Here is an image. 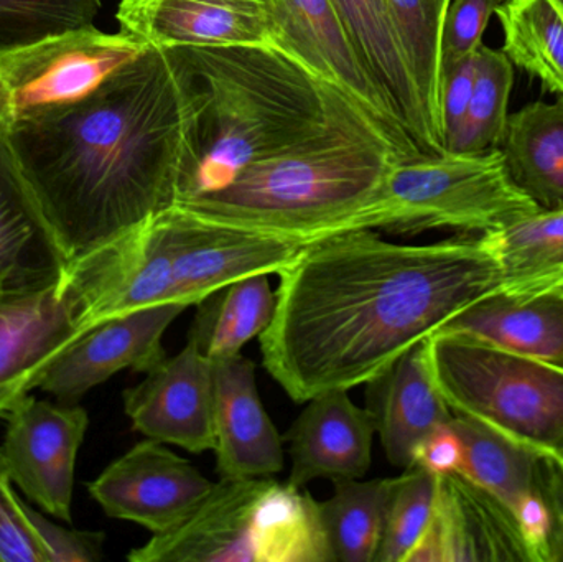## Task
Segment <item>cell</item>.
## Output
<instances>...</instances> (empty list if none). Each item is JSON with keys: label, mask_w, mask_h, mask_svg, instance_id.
Instances as JSON below:
<instances>
[{"label": "cell", "mask_w": 563, "mask_h": 562, "mask_svg": "<svg viewBox=\"0 0 563 562\" xmlns=\"http://www.w3.org/2000/svg\"><path fill=\"white\" fill-rule=\"evenodd\" d=\"M277 276L261 352L295 403L366 385L470 304L501 290L482 234L397 244L374 230L341 231L305 244Z\"/></svg>", "instance_id": "1"}, {"label": "cell", "mask_w": 563, "mask_h": 562, "mask_svg": "<svg viewBox=\"0 0 563 562\" xmlns=\"http://www.w3.org/2000/svg\"><path fill=\"white\" fill-rule=\"evenodd\" d=\"M7 134L71 263L144 227L180 195L187 109L165 49L148 46L85 98Z\"/></svg>", "instance_id": "2"}, {"label": "cell", "mask_w": 563, "mask_h": 562, "mask_svg": "<svg viewBox=\"0 0 563 562\" xmlns=\"http://www.w3.org/2000/svg\"><path fill=\"white\" fill-rule=\"evenodd\" d=\"M165 52L187 109L178 198L218 190L247 165L364 115L340 89L273 46Z\"/></svg>", "instance_id": "3"}, {"label": "cell", "mask_w": 563, "mask_h": 562, "mask_svg": "<svg viewBox=\"0 0 563 562\" xmlns=\"http://www.w3.org/2000/svg\"><path fill=\"white\" fill-rule=\"evenodd\" d=\"M399 161L389 139L356 115L175 205L218 223L310 243L350 230Z\"/></svg>", "instance_id": "4"}, {"label": "cell", "mask_w": 563, "mask_h": 562, "mask_svg": "<svg viewBox=\"0 0 563 562\" xmlns=\"http://www.w3.org/2000/svg\"><path fill=\"white\" fill-rule=\"evenodd\" d=\"M427 355L455 415L536 454H563V366L456 333H433Z\"/></svg>", "instance_id": "5"}, {"label": "cell", "mask_w": 563, "mask_h": 562, "mask_svg": "<svg viewBox=\"0 0 563 562\" xmlns=\"http://www.w3.org/2000/svg\"><path fill=\"white\" fill-rule=\"evenodd\" d=\"M541 211L509 177L501 151L420 155L393 165L383 187L350 230L419 234L488 233Z\"/></svg>", "instance_id": "6"}, {"label": "cell", "mask_w": 563, "mask_h": 562, "mask_svg": "<svg viewBox=\"0 0 563 562\" xmlns=\"http://www.w3.org/2000/svg\"><path fill=\"white\" fill-rule=\"evenodd\" d=\"M147 48L124 30L104 33L92 25L3 53L0 122L9 129L79 101Z\"/></svg>", "instance_id": "7"}, {"label": "cell", "mask_w": 563, "mask_h": 562, "mask_svg": "<svg viewBox=\"0 0 563 562\" xmlns=\"http://www.w3.org/2000/svg\"><path fill=\"white\" fill-rule=\"evenodd\" d=\"M155 223L170 256L172 302L187 307L246 277L279 273L307 244L207 220L177 205L157 214Z\"/></svg>", "instance_id": "8"}, {"label": "cell", "mask_w": 563, "mask_h": 562, "mask_svg": "<svg viewBox=\"0 0 563 562\" xmlns=\"http://www.w3.org/2000/svg\"><path fill=\"white\" fill-rule=\"evenodd\" d=\"M407 562H541L538 533L460 472L439 475L422 540Z\"/></svg>", "instance_id": "9"}, {"label": "cell", "mask_w": 563, "mask_h": 562, "mask_svg": "<svg viewBox=\"0 0 563 562\" xmlns=\"http://www.w3.org/2000/svg\"><path fill=\"white\" fill-rule=\"evenodd\" d=\"M269 9L280 52L340 89L389 139L402 161L423 155L374 88L333 0H269Z\"/></svg>", "instance_id": "10"}, {"label": "cell", "mask_w": 563, "mask_h": 562, "mask_svg": "<svg viewBox=\"0 0 563 562\" xmlns=\"http://www.w3.org/2000/svg\"><path fill=\"white\" fill-rule=\"evenodd\" d=\"M81 406L20 398L7 412L2 451L13 485L30 502L71 524L73 487L79 449L88 431Z\"/></svg>", "instance_id": "11"}, {"label": "cell", "mask_w": 563, "mask_h": 562, "mask_svg": "<svg viewBox=\"0 0 563 562\" xmlns=\"http://www.w3.org/2000/svg\"><path fill=\"white\" fill-rule=\"evenodd\" d=\"M86 330V300L71 267L56 286L0 297V415L38 388L56 356Z\"/></svg>", "instance_id": "12"}, {"label": "cell", "mask_w": 563, "mask_h": 562, "mask_svg": "<svg viewBox=\"0 0 563 562\" xmlns=\"http://www.w3.org/2000/svg\"><path fill=\"white\" fill-rule=\"evenodd\" d=\"M213 485L164 442L147 439L112 462L88 488L108 517L162 535L178 527Z\"/></svg>", "instance_id": "13"}, {"label": "cell", "mask_w": 563, "mask_h": 562, "mask_svg": "<svg viewBox=\"0 0 563 562\" xmlns=\"http://www.w3.org/2000/svg\"><path fill=\"white\" fill-rule=\"evenodd\" d=\"M185 309L184 304H158L91 327L56 356L38 388L75 405L121 370L151 372L167 359L162 340Z\"/></svg>", "instance_id": "14"}, {"label": "cell", "mask_w": 563, "mask_h": 562, "mask_svg": "<svg viewBox=\"0 0 563 562\" xmlns=\"http://www.w3.org/2000/svg\"><path fill=\"white\" fill-rule=\"evenodd\" d=\"M124 411L147 439L201 454L213 451L214 368L194 339L125 389Z\"/></svg>", "instance_id": "15"}, {"label": "cell", "mask_w": 563, "mask_h": 562, "mask_svg": "<svg viewBox=\"0 0 563 562\" xmlns=\"http://www.w3.org/2000/svg\"><path fill=\"white\" fill-rule=\"evenodd\" d=\"M273 478H220L167 533L152 535L132 562H257L261 505Z\"/></svg>", "instance_id": "16"}, {"label": "cell", "mask_w": 563, "mask_h": 562, "mask_svg": "<svg viewBox=\"0 0 563 562\" xmlns=\"http://www.w3.org/2000/svg\"><path fill=\"white\" fill-rule=\"evenodd\" d=\"M71 273L85 296L88 330L124 313L172 302L170 256L155 218L73 261Z\"/></svg>", "instance_id": "17"}, {"label": "cell", "mask_w": 563, "mask_h": 562, "mask_svg": "<svg viewBox=\"0 0 563 562\" xmlns=\"http://www.w3.org/2000/svg\"><path fill=\"white\" fill-rule=\"evenodd\" d=\"M118 22L154 48L273 46L269 0H122Z\"/></svg>", "instance_id": "18"}, {"label": "cell", "mask_w": 563, "mask_h": 562, "mask_svg": "<svg viewBox=\"0 0 563 562\" xmlns=\"http://www.w3.org/2000/svg\"><path fill=\"white\" fill-rule=\"evenodd\" d=\"M71 264L0 122V297L56 286Z\"/></svg>", "instance_id": "19"}, {"label": "cell", "mask_w": 563, "mask_h": 562, "mask_svg": "<svg viewBox=\"0 0 563 562\" xmlns=\"http://www.w3.org/2000/svg\"><path fill=\"white\" fill-rule=\"evenodd\" d=\"M214 448L220 478L273 477L284 471V438L264 409L256 365L246 356L213 360Z\"/></svg>", "instance_id": "20"}, {"label": "cell", "mask_w": 563, "mask_h": 562, "mask_svg": "<svg viewBox=\"0 0 563 562\" xmlns=\"http://www.w3.org/2000/svg\"><path fill=\"white\" fill-rule=\"evenodd\" d=\"M374 436L373 416L351 399L347 389L313 396L284 438L291 461L288 484L305 487L317 478H363L371 467Z\"/></svg>", "instance_id": "21"}, {"label": "cell", "mask_w": 563, "mask_h": 562, "mask_svg": "<svg viewBox=\"0 0 563 562\" xmlns=\"http://www.w3.org/2000/svg\"><path fill=\"white\" fill-rule=\"evenodd\" d=\"M427 340L410 346L366 383V409L384 454L400 469L413 465L417 448L455 415L433 382Z\"/></svg>", "instance_id": "22"}, {"label": "cell", "mask_w": 563, "mask_h": 562, "mask_svg": "<svg viewBox=\"0 0 563 562\" xmlns=\"http://www.w3.org/2000/svg\"><path fill=\"white\" fill-rule=\"evenodd\" d=\"M437 333H456L563 366V289L486 294Z\"/></svg>", "instance_id": "23"}, {"label": "cell", "mask_w": 563, "mask_h": 562, "mask_svg": "<svg viewBox=\"0 0 563 562\" xmlns=\"http://www.w3.org/2000/svg\"><path fill=\"white\" fill-rule=\"evenodd\" d=\"M351 43L393 118L423 155H437L412 76L383 0H333Z\"/></svg>", "instance_id": "24"}, {"label": "cell", "mask_w": 563, "mask_h": 562, "mask_svg": "<svg viewBox=\"0 0 563 562\" xmlns=\"http://www.w3.org/2000/svg\"><path fill=\"white\" fill-rule=\"evenodd\" d=\"M498 148L509 177L539 210H562V95L555 102H531L509 115Z\"/></svg>", "instance_id": "25"}, {"label": "cell", "mask_w": 563, "mask_h": 562, "mask_svg": "<svg viewBox=\"0 0 563 562\" xmlns=\"http://www.w3.org/2000/svg\"><path fill=\"white\" fill-rule=\"evenodd\" d=\"M450 426L462 441L460 474L505 502L538 533L539 540V454L466 416L453 415Z\"/></svg>", "instance_id": "26"}, {"label": "cell", "mask_w": 563, "mask_h": 562, "mask_svg": "<svg viewBox=\"0 0 563 562\" xmlns=\"http://www.w3.org/2000/svg\"><path fill=\"white\" fill-rule=\"evenodd\" d=\"M482 240L498 264L503 293L563 289V208L536 211Z\"/></svg>", "instance_id": "27"}, {"label": "cell", "mask_w": 563, "mask_h": 562, "mask_svg": "<svg viewBox=\"0 0 563 562\" xmlns=\"http://www.w3.org/2000/svg\"><path fill=\"white\" fill-rule=\"evenodd\" d=\"M383 3L412 76L437 155H445L442 38L452 0H383Z\"/></svg>", "instance_id": "28"}, {"label": "cell", "mask_w": 563, "mask_h": 562, "mask_svg": "<svg viewBox=\"0 0 563 562\" xmlns=\"http://www.w3.org/2000/svg\"><path fill=\"white\" fill-rule=\"evenodd\" d=\"M271 274H256L205 299L190 337L211 360L240 355L243 346L269 327L276 312Z\"/></svg>", "instance_id": "29"}, {"label": "cell", "mask_w": 563, "mask_h": 562, "mask_svg": "<svg viewBox=\"0 0 563 562\" xmlns=\"http://www.w3.org/2000/svg\"><path fill=\"white\" fill-rule=\"evenodd\" d=\"M389 478L334 482L320 502L321 524L333 562H374L383 540Z\"/></svg>", "instance_id": "30"}, {"label": "cell", "mask_w": 563, "mask_h": 562, "mask_svg": "<svg viewBox=\"0 0 563 562\" xmlns=\"http://www.w3.org/2000/svg\"><path fill=\"white\" fill-rule=\"evenodd\" d=\"M495 13L512 65L563 96V0H508Z\"/></svg>", "instance_id": "31"}, {"label": "cell", "mask_w": 563, "mask_h": 562, "mask_svg": "<svg viewBox=\"0 0 563 562\" xmlns=\"http://www.w3.org/2000/svg\"><path fill=\"white\" fill-rule=\"evenodd\" d=\"M475 88L468 111L449 144L446 154H485L499 147L509 118L515 68L503 49L482 45L476 52Z\"/></svg>", "instance_id": "32"}, {"label": "cell", "mask_w": 563, "mask_h": 562, "mask_svg": "<svg viewBox=\"0 0 563 562\" xmlns=\"http://www.w3.org/2000/svg\"><path fill=\"white\" fill-rule=\"evenodd\" d=\"M437 481L420 465L389 478L383 540L374 562H407L426 533L435 504Z\"/></svg>", "instance_id": "33"}, {"label": "cell", "mask_w": 563, "mask_h": 562, "mask_svg": "<svg viewBox=\"0 0 563 562\" xmlns=\"http://www.w3.org/2000/svg\"><path fill=\"white\" fill-rule=\"evenodd\" d=\"M101 0H0V55L95 25Z\"/></svg>", "instance_id": "34"}, {"label": "cell", "mask_w": 563, "mask_h": 562, "mask_svg": "<svg viewBox=\"0 0 563 562\" xmlns=\"http://www.w3.org/2000/svg\"><path fill=\"white\" fill-rule=\"evenodd\" d=\"M0 562H45L43 547L30 524L25 502L13 492V482L0 451Z\"/></svg>", "instance_id": "35"}, {"label": "cell", "mask_w": 563, "mask_h": 562, "mask_svg": "<svg viewBox=\"0 0 563 562\" xmlns=\"http://www.w3.org/2000/svg\"><path fill=\"white\" fill-rule=\"evenodd\" d=\"M539 557L563 562V454L539 455Z\"/></svg>", "instance_id": "36"}, {"label": "cell", "mask_w": 563, "mask_h": 562, "mask_svg": "<svg viewBox=\"0 0 563 562\" xmlns=\"http://www.w3.org/2000/svg\"><path fill=\"white\" fill-rule=\"evenodd\" d=\"M495 12V0H452L443 26V71L478 52L486 26Z\"/></svg>", "instance_id": "37"}, {"label": "cell", "mask_w": 563, "mask_h": 562, "mask_svg": "<svg viewBox=\"0 0 563 562\" xmlns=\"http://www.w3.org/2000/svg\"><path fill=\"white\" fill-rule=\"evenodd\" d=\"M30 524L43 547L45 562L101 561L106 535L102 531H79L59 527L26 505Z\"/></svg>", "instance_id": "38"}, {"label": "cell", "mask_w": 563, "mask_h": 562, "mask_svg": "<svg viewBox=\"0 0 563 562\" xmlns=\"http://www.w3.org/2000/svg\"><path fill=\"white\" fill-rule=\"evenodd\" d=\"M476 71H478L476 53L460 59L443 71L442 112L446 144L459 131L468 111L473 88H475Z\"/></svg>", "instance_id": "39"}, {"label": "cell", "mask_w": 563, "mask_h": 562, "mask_svg": "<svg viewBox=\"0 0 563 562\" xmlns=\"http://www.w3.org/2000/svg\"><path fill=\"white\" fill-rule=\"evenodd\" d=\"M413 464L427 469L435 475L460 472L463 464V448L452 426H443L430 434L422 444L417 448Z\"/></svg>", "instance_id": "40"}, {"label": "cell", "mask_w": 563, "mask_h": 562, "mask_svg": "<svg viewBox=\"0 0 563 562\" xmlns=\"http://www.w3.org/2000/svg\"><path fill=\"white\" fill-rule=\"evenodd\" d=\"M496 2V9H498L499 5H503V3L508 2V0H495Z\"/></svg>", "instance_id": "41"}]
</instances>
